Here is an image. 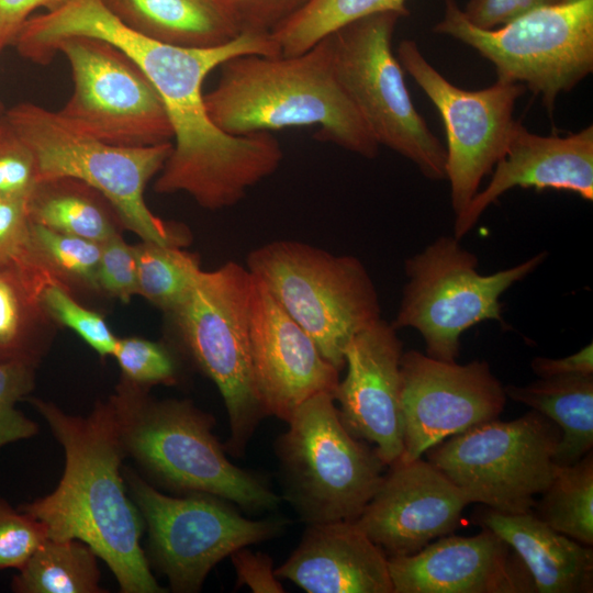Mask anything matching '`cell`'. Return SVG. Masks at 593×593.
<instances>
[{
    "label": "cell",
    "mask_w": 593,
    "mask_h": 593,
    "mask_svg": "<svg viewBox=\"0 0 593 593\" xmlns=\"http://www.w3.org/2000/svg\"><path fill=\"white\" fill-rule=\"evenodd\" d=\"M70 36L104 40L126 53L145 72L166 108L172 150L157 175L160 194L183 192L205 210L236 205L271 176L283 159L270 132L232 135L210 119L202 87L224 61L245 54L281 55L270 34L242 32L213 47H181L143 36L123 24L100 0H68L59 9L31 16L19 35L23 53L47 64L55 45Z\"/></svg>",
    "instance_id": "cell-1"
},
{
    "label": "cell",
    "mask_w": 593,
    "mask_h": 593,
    "mask_svg": "<svg viewBox=\"0 0 593 593\" xmlns=\"http://www.w3.org/2000/svg\"><path fill=\"white\" fill-rule=\"evenodd\" d=\"M43 416L65 452L56 489L19 508L40 522L52 539H78L114 574L122 593L166 592L141 545L144 522L123 475L125 458L110 399L87 416L71 415L37 398Z\"/></svg>",
    "instance_id": "cell-2"
},
{
    "label": "cell",
    "mask_w": 593,
    "mask_h": 593,
    "mask_svg": "<svg viewBox=\"0 0 593 593\" xmlns=\"http://www.w3.org/2000/svg\"><path fill=\"white\" fill-rule=\"evenodd\" d=\"M220 70L204 102L222 131L244 135L317 125L322 141L377 156L379 144L336 77L329 35L298 55L245 54Z\"/></svg>",
    "instance_id": "cell-3"
},
{
    "label": "cell",
    "mask_w": 593,
    "mask_h": 593,
    "mask_svg": "<svg viewBox=\"0 0 593 593\" xmlns=\"http://www.w3.org/2000/svg\"><path fill=\"white\" fill-rule=\"evenodd\" d=\"M109 399L124 455L149 483L180 495H213L248 513L278 507L281 497L268 481L231 462L213 434L214 418L191 401L157 400L121 380Z\"/></svg>",
    "instance_id": "cell-4"
},
{
    "label": "cell",
    "mask_w": 593,
    "mask_h": 593,
    "mask_svg": "<svg viewBox=\"0 0 593 593\" xmlns=\"http://www.w3.org/2000/svg\"><path fill=\"white\" fill-rule=\"evenodd\" d=\"M254 277L235 262L201 270L188 296L165 313L166 337L217 388L228 416L226 451L243 456L267 416L255 388L249 325Z\"/></svg>",
    "instance_id": "cell-5"
},
{
    "label": "cell",
    "mask_w": 593,
    "mask_h": 593,
    "mask_svg": "<svg viewBox=\"0 0 593 593\" xmlns=\"http://www.w3.org/2000/svg\"><path fill=\"white\" fill-rule=\"evenodd\" d=\"M4 119L32 152L38 181L79 179L100 191L141 240L189 245L190 231L156 216L144 197L147 183L169 157L172 142L146 147L110 145L77 132L57 112L30 102L11 108Z\"/></svg>",
    "instance_id": "cell-6"
},
{
    "label": "cell",
    "mask_w": 593,
    "mask_h": 593,
    "mask_svg": "<svg viewBox=\"0 0 593 593\" xmlns=\"http://www.w3.org/2000/svg\"><path fill=\"white\" fill-rule=\"evenodd\" d=\"M246 268L339 371L350 339L381 318L376 286L355 256L280 239L253 249Z\"/></svg>",
    "instance_id": "cell-7"
},
{
    "label": "cell",
    "mask_w": 593,
    "mask_h": 593,
    "mask_svg": "<svg viewBox=\"0 0 593 593\" xmlns=\"http://www.w3.org/2000/svg\"><path fill=\"white\" fill-rule=\"evenodd\" d=\"M276 440L282 497L310 524L356 521L387 466L343 425L333 393L304 401Z\"/></svg>",
    "instance_id": "cell-8"
},
{
    "label": "cell",
    "mask_w": 593,
    "mask_h": 593,
    "mask_svg": "<svg viewBox=\"0 0 593 593\" xmlns=\"http://www.w3.org/2000/svg\"><path fill=\"white\" fill-rule=\"evenodd\" d=\"M434 32L474 48L495 66L499 81L528 87L549 111L593 69V0L538 8L491 30L446 0Z\"/></svg>",
    "instance_id": "cell-9"
},
{
    "label": "cell",
    "mask_w": 593,
    "mask_h": 593,
    "mask_svg": "<svg viewBox=\"0 0 593 593\" xmlns=\"http://www.w3.org/2000/svg\"><path fill=\"white\" fill-rule=\"evenodd\" d=\"M547 258L540 251L492 275H480L477 256L455 236H439L404 262L403 288L395 329L411 327L424 338L426 355L456 361L461 335L481 322L504 323L501 295Z\"/></svg>",
    "instance_id": "cell-10"
},
{
    "label": "cell",
    "mask_w": 593,
    "mask_h": 593,
    "mask_svg": "<svg viewBox=\"0 0 593 593\" xmlns=\"http://www.w3.org/2000/svg\"><path fill=\"white\" fill-rule=\"evenodd\" d=\"M130 496L146 527L148 563L177 593L199 592L215 564L235 550L280 536L283 517L249 519L209 494L169 495L123 466Z\"/></svg>",
    "instance_id": "cell-11"
},
{
    "label": "cell",
    "mask_w": 593,
    "mask_h": 593,
    "mask_svg": "<svg viewBox=\"0 0 593 593\" xmlns=\"http://www.w3.org/2000/svg\"><path fill=\"white\" fill-rule=\"evenodd\" d=\"M400 15L381 12L329 35L343 89L376 142L414 163L428 179L446 178V147L415 109L391 41Z\"/></svg>",
    "instance_id": "cell-12"
},
{
    "label": "cell",
    "mask_w": 593,
    "mask_h": 593,
    "mask_svg": "<svg viewBox=\"0 0 593 593\" xmlns=\"http://www.w3.org/2000/svg\"><path fill=\"white\" fill-rule=\"evenodd\" d=\"M559 427L530 410L512 421L493 419L452 435L426 450L470 503L507 514L533 512L555 475Z\"/></svg>",
    "instance_id": "cell-13"
},
{
    "label": "cell",
    "mask_w": 593,
    "mask_h": 593,
    "mask_svg": "<svg viewBox=\"0 0 593 593\" xmlns=\"http://www.w3.org/2000/svg\"><path fill=\"white\" fill-rule=\"evenodd\" d=\"M67 58L74 82L57 111L74 130L121 147L172 142L164 102L139 66L115 45L91 36H70L55 45Z\"/></svg>",
    "instance_id": "cell-14"
},
{
    "label": "cell",
    "mask_w": 593,
    "mask_h": 593,
    "mask_svg": "<svg viewBox=\"0 0 593 593\" xmlns=\"http://www.w3.org/2000/svg\"><path fill=\"white\" fill-rule=\"evenodd\" d=\"M398 59L441 115L447 137L445 172L457 216L503 155L515 123V102L526 87L499 80L481 90L456 87L426 60L413 40L400 42Z\"/></svg>",
    "instance_id": "cell-15"
},
{
    "label": "cell",
    "mask_w": 593,
    "mask_h": 593,
    "mask_svg": "<svg viewBox=\"0 0 593 593\" xmlns=\"http://www.w3.org/2000/svg\"><path fill=\"white\" fill-rule=\"evenodd\" d=\"M403 454L421 458L430 447L475 425L499 418L506 394L485 360L465 365L418 350L401 357Z\"/></svg>",
    "instance_id": "cell-16"
},
{
    "label": "cell",
    "mask_w": 593,
    "mask_h": 593,
    "mask_svg": "<svg viewBox=\"0 0 593 593\" xmlns=\"http://www.w3.org/2000/svg\"><path fill=\"white\" fill-rule=\"evenodd\" d=\"M389 467L355 521L388 557L414 555L458 528L470 501L439 469L422 457Z\"/></svg>",
    "instance_id": "cell-17"
},
{
    "label": "cell",
    "mask_w": 593,
    "mask_h": 593,
    "mask_svg": "<svg viewBox=\"0 0 593 593\" xmlns=\"http://www.w3.org/2000/svg\"><path fill=\"white\" fill-rule=\"evenodd\" d=\"M249 344L255 388L267 416L287 422L307 399L334 393L340 371L255 277Z\"/></svg>",
    "instance_id": "cell-18"
},
{
    "label": "cell",
    "mask_w": 593,
    "mask_h": 593,
    "mask_svg": "<svg viewBox=\"0 0 593 593\" xmlns=\"http://www.w3.org/2000/svg\"><path fill=\"white\" fill-rule=\"evenodd\" d=\"M391 323L380 318L356 334L345 353L346 376L333 393L343 425L373 445L387 466L404 448L401 411L403 345Z\"/></svg>",
    "instance_id": "cell-19"
},
{
    "label": "cell",
    "mask_w": 593,
    "mask_h": 593,
    "mask_svg": "<svg viewBox=\"0 0 593 593\" xmlns=\"http://www.w3.org/2000/svg\"><path fill=\"white\" fill-rule=\"evenodd\" d=\"M393 593H533L518 555L486 527L447 535L410 556L388 557Z\"/></svg>",
    "instance_id": "cell-20"
},
{
    "label": "cell",
    "mask_w": 593,
    "mask_h": 593,
    "mask_svg": "<svg viewBox=\"0 0 593 593\" xmlns=\"http://www.w3.org/2000/svg\"><path fill=\"white\" fill-rule=\"evenodd\" d=\"M515 187L569 191L592 201V125L567 136H541L515 121L490 182L456 216L454 236L460 240L492 203Z\"/></svg>",
    "instance_id": "cell-21"
},
{
    "label": "cell",
    "mask_w": 593,
    "mask_h": 593,
    "mask_svg": "<svg viewBox=\"0 0 593 593\" xmlns=\"http://www.w3.org/2000/svg\"><path fill=\"white\" fill-rule=\"evenodd\" d=\"M278 579L307 593H393L388 556L356 524H310Z\"/></svg>",
    "instance_id": "cell-22"
},
{
    "label": "cell",
    "mask_w": 593,
    "mask_h": 593,
    "mask_svg": "<svg viewBox=\"0 0 593 593\" xmlns=\"http://www.w3.org/2000/svg\"><path fill=\"white\" fill-rule=\"evenodd\" d=\"M526 566L538 593L593 592V549L552 529L533 512L489 508L479 517Z\"/></svg>",
    "instance_id": "cell-23"
},
{
    "label": "cell",
    "mask_w": 593,
    "mask_h": 593,
    "mask_svg": "<svg viewBox=\"0 0 593 593\" xmlns=\"http://www.w3.org/2000/svg\"><path fill=\"white\" fill-rule=\"evenodd\" d=\"M100 1L131 30L169 45L213 47L242 33L228 0Z\"/></svg>",
    "instance_id": "cell-24"
},
{
    "label": "cell",
    "mask_w": 593,
    "mask_h": 593,
    "mask_svg": "<svg viewBox=\"0 0 593 593\" xmlns=\"http://www.w3.org/2000/svg\"><path fill=\"white\" fill-rule=\"evenodd\" d=\"M51 277L23 254L0 264V362L38 367L59 326L42 302Z\"/></svg>",
    "instance_id": "cell-25"
},
{
    "label": "cell",
    "mask_w": 593,
    "mask_h": 593,
    "mask_svg": "<svg viewBox=\"0 0 593 593\" xmlns=\"http://www.w3.org/2000/svg\"><path fill=\"white\" fill-rule=\"evenodd\" d=\"M506 398L529 406L560 429L555 463L571 466L593 450V374H568L504 387Z\"/></svg>",
    "instance_id": "cell-26"
},
{
    "label": "cell",
    "mask_w": 593,
    "mask_h": 593,
    "mask_svg": "<svg viewBox=\"0 0 593 593\" xmlns=\"http://www.w3.org/2000/svg\"><path fill=\"white\" fill-rule=\"evenodd\" d=\"M30 221L53 231L102 243L126 226L97 189L71 177L41 180L27 198Z\"/></svg>",
    "instance_id": "cell-27"
},
{
    "label": "cell",
    "mask_w": 593,
    "mask_h": 593,
    "mask_svg": "<svg viewBox=\"0 0 593 593\" xmlns=\"http://www.w3.org/2000/svg\"><path fill=\"white\" fill-rule=\"evenodd\" d=\"M98 556L78 539H45L18 569L16 593H101Z\"/></svg>",
    "instance_id": "cell-28"
},
{
    "label": "cell",
    "mask_w": 593,
    "mask_h": 593,
    "mask_svg": "<svg viewBox=\"0 0 593 593\" xmlns=\"http://www.w3.org/2000/svg\"><path fill=\"white\" fill-rule=\"evenodd\" d=\"M101 243L59 233L31 221L22 251L78 300L80 295H100L97 283Z\"/></svg>",
    "instance_id": "cell-29"
},
{
    "label": "cell",
    "mask_w": 593,
    "mask_h": 593,
    "mask_svg": "<svg viewBox=\"0 0 593 593\" xmlns=\"http://www.w3.org/2000/svg\"><path fill=\"white\" fill-rule=\"evenodd\" d=\"M533 513L552 529L593 545V450L571 466H557Z\"/></svg>",
    "instance_id": "cell-30"
},
{
    "label": "cell",
    "mask_w": 593,
    "mask_h": 593,
    "mask_svg": "<svg viewBox=\"0 0 593 593\" xmlns=\"http://www.w3.org/2000/svg\"><path fill=\"white\" fill-rule=\"evenodd\" d=\"M381 12L407 15L406 0H311L270 35L281 55H298L346 24Z\"/></svg>",
    "instance_id": "cell-31"
},
{
    "label": "cell",
    "mask_w": 593,
    "mask_h": 593,
    "mask_svg": "<svg viewBox=\"0 0 593 593\" xmlns=\"http://www.w3.org/2000/svg\"><path fill=\"white\" fill-rule=\"evenodd\" d=\"M138 295L165 313L190 293L201 268L199 255L184 247L141 240L134 245Z\"/></svg>",
    "instance_id": "cell-32"
},
{
    "label": "cell",
    "mask_w": 593,
    "mask_h": 593,
    "mask_svg": "<svg viewBox=\"0 0 593 593\" xmlns=\"http://www.w3.org/2000/svg\"><path fill=\"white\" fill-rule=\"evenodd\" d=\"M121 370V381L149 390L154 385H179L188 363L167 340L138 336L118 339L112 356Z\"/></svg>",
    "instance_id": "cell-33"
},
{
    "label": "cell",
    "mask_w": 593,
    "mask_h": 593,
    "mask_svg": "<svg viewBox=\"0 0 593 593\" xmlns=\"http://www.w3.org/2000/svg\"><path fill=\"white\" fill-rule=\"evenodd\" d=\"M42 302L59 327L75 332L101 359L113 356L119 337L100 313L85 306L55 282L44 287Z\"/></svg>",
    "instance_id": "cell-34"
},
{
    "label": "cell",
    "mask_w": 593,
    "mask_h": 593,
    "mask_svg": "<svg viewBox=\"0 0 593 593\" xmlns=\"http://www.w3.org/2000/svg\"><path fill=\"white\" fill-rule=\"evenodd\" d=\"M36 368L19 361L0 362V449L38 433L37 424L15 406L33 391Z\"/></svg>",
    "instance_id": "cell-35"
},
{
    "label": "cell",
    "mask_w": 593,
    "mask_h": 593,
    "mask_svg": "<svg viewBox=\"0 0 593 593\" xmlns=\"http://www.w3.org/2000/svg\"><path fill=\"white\" fill-rule=\"evenodd\" d=\"M97 283L101 296L116 299L125 304L138 295L134 245L127 244L122 234L101 243Z\"/></svg>",
    "instance_id": "cell-36"
},
{
    "label": "cell",
    "mask_w": 593,
    "mask_h": 593,
    "mask_svg": "<svg viewBox=\"0 0 593 593\" xmlns=\"http://www.w3.org/2000/svg\"><path fill=\"white\" fill-rule=\"evenodd\" d=\"M47 538L40 522L0 497V571L21 568Z\"/></svg>",
    "instance_id": "cell-37"
},
{
    "label": "cell",
    "mask_w": 593,
    "mask_h": 593,
    "mask_svg": "<svg viewBox=\"0 0 593 593\" xmlns=\"http://www.w3.org/2000/svg\"><path fill=\"white\" fill-rule=\"evenodd\" d=\"M37 181L32 152L3 119L0 121V194L29 198Z\"/></svg>",
    "instance_id": "cell-38"
},
{
    "label": "cell",
    "mask_w": 593,
    "mask_h": 593,
    "mask_svg": "<svg viewBox=\"0 0 593 593\" xmlns=\"http://www.w3.org/2000/svg\"><path fill=\"white\" fill-rule=\"evenodd\" d=\"M242 32L270 34L311 0H228Z\"/></svg>",
    "instance_id": "cell-39"
},
{
    "label": "cell",
    "mask_w": 593,
    "mask_h": 593,
    "mask_svg": "<svg viewBox=\"0 0 593 593\" xmlns=\"http://www.w3.org/2000/svg\"><path fill=\"white\" fill-rule=\"evenodd\" d=\"M29 231L27 198L0 194V264L21 255Z\"/></svg>",
    "instance_id": "cell-40"
},
{
    "label": "cell",
    "mask_w": 593,
    "mask_h": 593,
    "mask_svg": "<svg viewBox=\"0 0 593 593\" xmlns=\"http://www.w3.org/2000/svg\"><path fill=\"white\" fill-rule=\"evenodd\" d=\"M558 3L560 0H469L462 11L473 25L491 30L535 9Z\"/></svg>",
    "instance_id": "cell-41"
},
{
    "label": "cell",
    "mask_w": 593,
    "mask_h": 593,
    "mask_svg": "<svg viewBox=\"0 0 593 593\" xmlns=\"http://www.w3.org/2000/svg\"><path fill=\"white\" fill-rule=\"evenodd\" d=\"M231 561L236 571V588L245 585L255 593H283L286 590L275 574L273 561L264 552H253L246 547L235 550Z\"/></svg>",
    "instance_id": "cell-42"
},
{
    "label": "cell",
    "mask_w": 593,
    "mask_h": 593,
    "mask_svg": "<svg viewBox=\"0 0 593 593\" xmlns=\"http://www.w3.org/2000/svg\"><path fill=\"white\" fill-rule=\"evenodd\" d=\"M68 0H0V52L14 42L31 18V13L43 8L46 12L59 9Z\"/></svg>",
    "instance_id": "cell-43"
},
{
    "label": "cell",
    "mask_w": 593,
    "mask_h": 593,
    "mask_svg": "<svg viewBox=\"0 0 593 593\" xmlns=\"http://www.w3.org/2000/svg\"><path fill=\"white\" fill-rule=\"evenodd\" d=\"M530 368L538 378L593 374V345L590 343L575 354L563 358L535 357Z\"/></svg>",
    "instance_id": "cell-44"
},
{
    "label": "cell",
    "mask_w": 593,
    "mask_h": 593,
    "mask_svg": "<svg viewBox=\"0 0 593 593\" xmlns=\"http://www.w3.org/2000/svg\"><path fill=\"white\" fill-rule=\"evenodd\" d=\"M578 1H581V0H560V3H573Z\"/></svg>",
    "instance_id": "cell-45"
}]
</instances>
